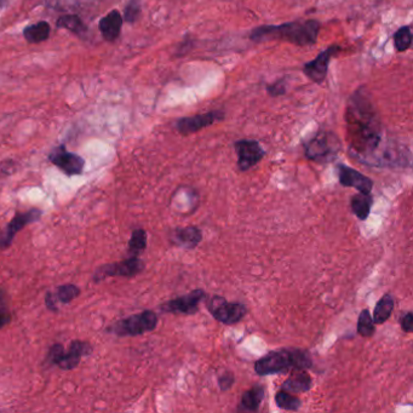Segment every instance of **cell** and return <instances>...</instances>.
I'll use <instances>...</instances> for the list:
<instances>
[{"label":"cell","instance_id":"1","mask_svg":"<svg viewBox=\"0 0 413 413\" xmlns=\"http://www.w3.org/2000/svg\"><path fill=\"white\" fill-rule=\"evenodd\" d=\"M346 120L354 158L366 156L379 148L382 129L366 98L355 95L346 109Z\"/></svg>","mask_w":413,"mask_h":413},{"label":"cell","instance_id":"2","mask_svg":"<svg viewBox=\"0 0 413 413\" xmlns=\"http://www.w3.org/2000/svg\"><path fill=\"white\" fill-rule=\"evenodd\" d=\"M320 31V23L316 20L294 21L278 26H261L255 28L250 38L253 42L284 40L298 47L314 45Z\"/></svg>","mask_w":413,"mask_h":413},{"label":"cell","instance_id":"3","mask_svg":"<svg viewBox=\"0 0 413 413\" xmlns=\"http://www.w3.org/2000/svg\"><path fill=\"white\" fill-rule=\"evenodd\" d=\"M313 365L308 351L302 349H279L266 354L255 364L259 376L285 373L291 370H307Z\"/></svg>","mask_w":413,"mask_h":413},{"label":"cell","instance_id":"4","mask_svg":"<svg viewBox=\"0 0 413 413\" xmlns=\"http://www.w3.org/2000/svg\"><path fill=\"white\" fill-rule=\"evenodd\" d=\"M93 353V346L88 342L73 341L68 351L62 344H54L49 349V360L62 370H73L79 365L82 357Z\"/></svg>","mask_w":413,"mask_h":413},{"label":"cell","instance_id":"5","mask_svg":"<svg viewBox=\"0 0 413 413\" xmlns=\"http://www.w3.org/2000/svg\"><path fill=\"white\" fill-rule=\"evenodd\" d=\"M340 148L341 143L337 136L326 131H321L316 134L305 145L307 158L318 163H329L333 161Z\"/></svg>","mask_w":413,"mask_h":413},{"label":"cell","instance_id":"6","mask_svg":"<svg viewBox=\"0 0 413 413\" xmlns=\"http://www.w3.org/2000/svg\"><path fill=\"white\" fill-rule=\"evenodd\" d=\"M158 325V316L152 310H145L139 314L125 318L114 324L112 332L119 337L141 336L155 330Z\"/></svg>","mask_w":413,"mask_h":413},{"label":"cell","instance_id":"7","mask_svg":"<svg viewBox=\"0 0 413 413\" xmlns=\"http://www.w3.org/2000/svg\"><path fill=\"white\" fill-rule=\"evenodd\" d=\"M207 309L216 320L224 325H235L244 319L248 308L241 303L228 302L222 296H213L207 302Z\"/></svg>","mask_w":413,"mask_h":413},{"label":"cell","instance_id":"8","mask_svg":"<svg viewBox=\"0 0 413 413\" xmlns=\"http://www.w3.org/2000/svg\"><path fill=\"white\" fill-rule=\"evenodd\" d=\"M145 269V262L139 256H132L117 263L104 264L93 274V281L99 283L110 276L134 278Z\"/></svg>","mask_w":413,"mask_h":413},{"label":"cell","instance_id":"9","mask_svg":"<svg viewBox=\"0 0 413 413\" xmlns=\"http://www.w3.org/2000/svg\"><path fill=\"white\" fill-rule=\"evenodd\" d=\"M40 217H42V211L39 209H33L30 211L16 213L15 217L12 218L5 227L0 229V250H6V248H10L16 234L28 224L39 221Z\"/></svg>","mask_w":413,"mask_h":413},{"label":"cell","instance_id":"10","mask_svg":"<svg viewBox=\"0 0 413 413\" xmlns=\"http://www.w3.org/2000/svg\"><path fill=\"white\" fill-rule=\"evenodd\" d=\"M49 161L68 176L80 175L83 174L85 167V161L83 158L75 153L68 152L64 145H58L54 148L49 154Z\"/></svg>","mask_w":413,"mask_h":413},{"label":"cell","instance_id":"11","mask_svg":"<svg viewBox=\"0 0 413 413\" xmlns=\"http://www.w3.org/2000/svg\"><path fill=\"white\" fill-rule=\"evenodd\" d=\"M204 297H205V292L202 290H194L189 294L166 302L161 305V308L163 311H166V313L191 316V314H196V311L199 310V303L204 300Z\"/></svg>","mask_w":413,"mask_h":413},{"label":"cell","instance_id":"12","mask_svg":"<svg viewBox=\"0 0 413 413\" xmlns=\"http://www.w3.org/2000/svg\"><path fill=\"white\" fill-rule=\"evenodd\" d=\"M238 154V167L240 171H248L257 165L266 155L263 148L255 140H240L235 142Z\"/></svg>","mask_w":413,"mask_h":413},{"label":"cell","instance_id":"13","mask_svg":"<svg viewBox=\"0 0 413 413\" xmlns=\"http://www.w3.org/2000/svg\"><path fill=\"white\" fill-rule=\"evenodd\" d=\"M338 50H340V47H336V45L327 47L324 51L320 52L313 61L305 63L303 73L309 78L311 82L316 84L324 83L327 72H329L331 57L336 55Z\"/></svg>","mask_w":413,"mask_h":413},{"label":"cell","instance_id":"14","mask_svg":"<svg viewBox=\"0 0 413 413\" xmlns=\"http://www.w3.org/2000/svg\"><path fill=\"white\" fill-rule=\"evenodd\" d=\"M223 118H224V113L222 110H212L209 113L198 114L194 117L182 118L176 123V128L180 134L186 136V134H194L199 130L215 124L216 121H220Z\"/></svg>","mask_w":413,"mask_h":413},{"label":"cell","instance_id":"15","mask_svg":"<svg viewBox=\"0 0 413 413\" xmlns=\"http://www.w3.org/2000/svg\"><path fill=\"white\" fill-rule=\"evenodd\" d=\"M337 170H338V178L342 186L353 187L360 193L371 194L373 188L371 178L362 175V172H359L355 169H351L349 166L342 165V164L337 166Z\"/></svg>","mask_w":413,"mask_h":413},{"label":"cell","instance_id":"16","mask_svg":"<svg viewBox=\"0 0 413 413\" xmlns=\"http://www.w3.org/2000/svg\"><path fill=\"white\" fill-rule=\"evenodd\" d=\"M123 23H124V19L118 10L110 11L109 14L102 17L98 27L104 40L109 43L115 42L121 33Z\"/></svg>","mask_w":413,"mask_h":413},{"label":"cell","instance_id":"17","mask_svg":"<svg viewBox=\"0 0 413 413\" xmlns=\"http://www.w3.org/2000/svg\"><path fill=\"white\" fill-rule=\"evenodd\" d=\"M202 233L199 228L186 227L176 229L172 241L185 248H194L202 241Z\"/></svg>","mask_w":413,"mask_h":413},{"label":"cell","instance_id":"18","mask_svg":"<svg viewBox=\"0 0 413 413\" xmlns=\"http://www.w3.org/2000/svg\"><path fill=\"white\" fill-rule=\"evenodd\" d=\"M311 388V378L305 370H294L287 381H285L281 389L291 394H300Z\"/></svg>","mask_w":413,"mask_h":413},{"label":"cell","instance_id":"19","mask_svg":"<svg viewBox=\"0 0 413 413\" xmlns=\"http://www.w3.org/2000/svg\"><path fill=\"white\" fill-rule=\"evenodd\" d=\"M50 25L45 21H39L27 26L23 30V36L27 42L31 44H39L45 42L50 36Z\"/></svg>","mask_w":413,"mask_h":413},{"label":"cell","instance_id":"20","mask_svg":"<svg viewBox=\"0 0 413 413\" xmlns=\"http://www.w3.org/2000/svg\"><path fill=\"white\" fill-rule=\"evenodd\" d=\"M264 399V388L262 386H255L248 392H244L240 403V410L256 412L261 406Z\"/></svg>","mask_w":413,"mask_h":413},{"label":"cell","instance_id":"21","mask_svg":"<svg viewBox=\"0 0 413 413\" xmlns=\"http://www.w3.org/2000/svg\"><path fill=\"white\" fill-rule=\"evenodd\" d=\"M394 305H395V300L390 294H386L378 300V303L373 310V316H372V320L375 322V325L384 324L390 318L392 310H394Z\"/></svg>","mask_w":413,"mask_h":413},{"label":"cell","instance_id":"22","mask_svg":"<svg viewBox=\"0 0 413 413\" xmlns=\"http://www.w3.org/2000/svg\"><path fill=\"white\" fill-rule=\"evenodd\" d=\"M372 204H373V200H372L371 194L359 193L351 198V210L354 212V215L362 221H365L368 217V215L371 212Z\"/></svg>","mask_w":413,"mask_h":413},{"label":"cell","instance_id":"23","mask_svg":"<svg viewBox=\"0 0 413 413\" xmlns=\"http://www.w3.org/2000/svg\"><path fill=\"white\" fill-rule=\"evenodd\" d=\"M58 28H63L67 31L72 32L74 34H83L86 32V26L83 20L77 15L61 16L56 22Z\"/></svg>","mask_w":413,"mask_h":413},{"label":"cell","instance_id":"24","mask_svg":"<svg viewBox=\"0 0 413 413\" xmlns=\"http://www.w3.org/2000/svg\"><path fill=\"white\" fill-rule=\"evenodd\" d=\"M394 47L399 52L406 51L412 44V32L408 26L400 27L394 34Z\"/></svg>","mask_w":413,"mask_h":413},{"label":"cell","instance_id":"25","mask_svg":"<svg viewBox=\"0 0 413 413\" xmlns=\"http://www.w3.org/2000/svg\"><path fill=\"white\" fill-rule=\"evenodd\" d=\"M275 401L278 408L281 410H287V411H298L300 408V400L297 397H294L291 392H276L275 395Z\"/></svg>","mask_w":413,"mask_h":413},{"label":"cell","instance_id":"26","mask_svg":"<svg viewBox=\"0 0 413 413\" xmlns=\"http://www.w3.org/2000/svg\"><path fill=\"white\" fill-rule=\"evenodd\" d=\"M145 248H147V233L142 228L134 229L129 241L130 252L134 253V256H139L141 252L145 251Z\"/></svg>","mask_w":413,"mask_h":413},{"label":"cell","instance_id":"27","mask_svg":"<svg viewBox=\"0 0 413 413\" xmlns=\"http://www.w3.org/2000/svg\"><path fill=\"white\" fill-rule=\"evenodd\" d=\"M357 332L362 337H371L376 332L375 322L372 320V316L367 309L362 310L357 320Z\"/></svg>","mask_w":413,"mask_h":413},{"label":"cell","instance_id":"28","mask_svg":"<svg viewBox=\"0 0 413 413\" xmlns=\"http://www.w3.org/2000/svg\"><path fill=\"white\" fill-rule=\"evenodd\" d=\"M79 294H80V289L75 285H61L60 287H57L56 300L61 302L63 305H67V303H71L73 300H75Z\"/></svg>","mask_w":413,"mask_h":413},{"label":"cell","instance_id":"29","mask_svg":"<svg viewBox=\"0 0 413 413\" xmlns=\"http://www.w3.org/2000/svg\"><path fill=\"white\" fill-rule=\"evenodd\" d=\"M141 15V5L139 0H130L125 8V21L134 23Z\"/></svg>","mask_w":413,"mask_h":413},{"label":"cell","instance_id":"30","mask_svg":"<svg viewBox=\"0 0 413 413\" xmlns=\"http://www.w3.org/2000/svg\"><path fill=\"white\" fill-rule=\"evenodd\" d=\"M267 91L272 97H278V96H283L286 93V83H285V79L278 80L272 85L267 86Z\"/></svg>","mask_w":413,"mask_h":413},{"label":"cell","instance_id":"31","mask_svg":"<svg viewBox=\"0 0 413 413\" xmlns=\"http://www.w3.org/2000/svg\"><path fill=\"white\" fill-rule=\"evenodd\" d=\"M218 383H220L221 390L222 392H227L228 389L232 388L233 383H234V375H233L232 372H224L218 378Z\"/></svg>","mask_w":413,"mask_h":413},{"label":"cell","instance_id":"32","mask_svg":"<svg viewBox=\"0 0 413 413\" xmlns=\"http://www.w3.org/2000/svg\"><path fill=\"white\" fill-rule=\"evenodd\" d=\"M400 325H401V329H403L406 333H410V332H412L413 330V314L411 311H408L406 316H403L401 319H400Z\"/></svg>","mask_w":413,"mask_h":413},{"label":"cell","instance_id":"33","mask_svg":"<svg viewBox=\"0 0 413 413\" xmlns=\"http://www.w3.org/2000/svg\"><path fill=\"white\" fill-rule=\"evenodd\" d=\"M45 305H47V309L51 310V311H57L56 307V297L51 294V292H49L47 294V297H45Z\"/></svg>","mask_w":413,"mask_h":413},{"label":"cell","instance_id":"34","mask_svg":"<svg viewBox=\"0 0 413 413\" xmlns=\"http://www.w3.org/2000/svg\"><path fill=\"white\" fill-rule=\"evenodd\" d=\"M11 321V316L5 310L0 309V329L8 325Z\"/></svg>","mask_w":413,"mask_h":413}]
</instances>
